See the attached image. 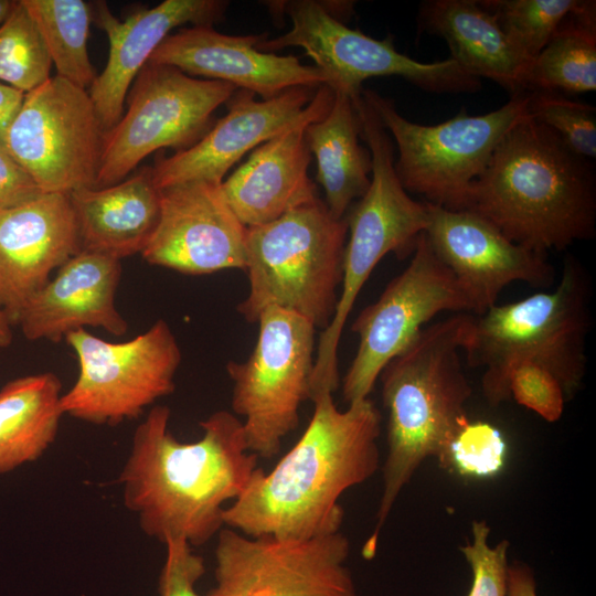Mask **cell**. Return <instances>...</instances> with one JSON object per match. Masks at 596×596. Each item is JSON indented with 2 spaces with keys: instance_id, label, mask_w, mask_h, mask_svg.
<instances>
[{
  "instance_id": "obj_31",
  "label": "cell",
  "mask_w": 596,
  "mask_h": 596,
  "mask_svg": "<svg viewBox=\"0 0 596 596\" xmlns=\"http://www.w3.org/2000/svg\"><path fill=\"white\" fill-rule=\"evenodd\" d=\"M514 47L529 61L543 50L581 0H480Z\"/></svg>"
},
{
  "instance_id": "obj_29",
  "label": "cell",
  "mask_w": 596,
  "mask_h": 596,
  "mask_svg": "<svg viewBox=\"0 0 596 596\" xmlns=\"http://www.w3.org/2000/svg\"><path fill=\"white\" fill-rule=\"evenodd\" d=\"M49 51L57 76L87 89L96 78L87 40L93 7L83 0H21Z\"/></svg>"
},
{
  "instance_id": "obj_12",
  "label": "cell",
  "mask_w": 596,
  "mask_h": 596,
  "mask_svg": "<svg viewBox=\"0 0 596 596\" xmlns=\"http://www.w3.org/2000/svg\"><path fill=\"white\" fill-rule=\"evenodd\" d=\"M286 7L291 29L273 40L263 38L257 49L267 53L287 46L304 49L333 92L355 98L365 79L381 76H398L435 94L477 93L481 88V79L450 57L418 62L400 53L391 36L377 40L350 29L318 1L296 0Z\"/></svg>"
},
{
  "instance_id": "obj_18",
  "label": "cell",
  "mask_w": 596,
  "mask_h": 596,
  "mask_svg": "<svg viewBox=\"0 0 596 596\" xmlns=\"http://www.w3.org/2000/svg\"><path fill=\"white\" fill-rule=\"evenodd\" d=\"M264 35L233 36L212 25H192L169 34L147 63L173 66L194 77L228 83L270 99L294 87L318 88L328 78L296 56L257 49Z\"/></svg>"
},
{
  "instance_id": "obj_3",
  "label": "cell",
  "mask_w": 596,
  "mask_h": 596,
  "mask_svg": "<svg viewBox=\"0 0 596 596\" xmlns=\"http://www.w3.org/2000/svg\"><path fill=\"white\" fill-rule=\"evenodd\" d=\"M466 210L531 251H564L596 234L595 169L529 117L498 143L470 188Z\"/></svg>"
},
{
  "instance_id": "obj_1",
  "label": "cell",
  "mask_w": 596,
  "mask_h": 596,
  "mask_svg": "<svg viewBox=\"0 0 596 596\" xmlns=\"http://www.w3.org/2000/svg\"><path fill=\"white\" fill-rule=\"evenodd\" d=\"M170 415L168 406L156 405L137 426L118 482L145 534L202 546L224 528L225 503L246 489L258 456L248 450L234 413L217 411L201 421L203 435L192 443L170 433Z\"/></svg>"
},
{
  "instance_id": "obj_36",
  "label": "cell",
  "mask_w": 596,
  "mask_h": 596,
  "mask_svg": "<svg viewBox=\"0 0 596 596\" xmlns=\"http://www.w3.org/2000/svg\"><path fill=\"white\" fill-rule=\"evenodd\" d=\"M167 555L158 581L160 596H201L195 588L205 573L204 558L182 538H168Z\"/></svg>"
},
{
  "instance_id": "obj_11",
  "label": "cell",
  "mask_w": 596,
  "mask_h": 596,
  "mask_svg": "<svg viewBox=\"0 0 596 596\" xmlns=\"http://www.w3.org/2000/svg\"><path fill=\"white\" fill-rule=\"evenodd\" d=\"M130 87L126 111L104 134L95 188L125 180L158 149L179 151L195 143L210 129L215 109L237 89L225 82L199 79L173 66L149 63Z\"/></svg>"
},
{
  "instance_id": "obj_30",
  "label": "cell",
  "mask_w": 596,
  "mask_h": 596,
  "mask_svg": "<svg viewBox=\"0 0 596 596\" xmlns=\"http://www.w3.org/2000/svg\"><path fill=\"white\" fill-rule=\"evenodd\" d=\"M52 60L21 0L0 25V81L25 94L51 77Z\"/></svg>"
},
{
  "instance_id": "obj_13",
  "label": "cell",
  "mask_w": 596,
  "mask_h": 596,
  "mask_svg": "<svg viewBox=\"0 0 596 596\" xmlns=\"http://www.w3.org/2000/svg\"><path fill=\"white\" fill-rule=\"evenodd\" d=\"M445 311L475 315V304L422 233L408 265L353 321L359 344L342 380L343 400L368 398L384 366Z\"/></svg>"
},
{
  "instance_id": "obj_10",
  "label": "cell",
  "mask_w": 596,
  "mask_h": 596,
  "mask_svg": "<svg viewBox=\"0 0 596 596\" xmlns=\"http://www.w3.org/2000/svg\"><path fill=\"white\" fill-rule=\"evenodd\" d=\"M65 341L76 354L79 371L73 386L62 394L64 415L115 426L139 417L175 390L182 354L163 319L125 342H109L86 329L68 333Z\"/></svg>"
},
{
  "instance_id": "obj_39",
  "label": "cell",
  "mask_w": 596,
  "mask_h": 596,
  "mask_svg": "<svg viewBox=\"0 0 596 596\" xmlns=\"http://www.w3.org/2000/svg\"><path fill=\"white\" fill-rule=\"evenodd\" d=\"M505 596H538L532 568L521 562L509 564Z\"/></svg>"
},
{
  "instance_id": "obj_25",
  "label": "cell",
  "mask_w": 596,
  "mask_h": 596,
  "mask_svg": "<svg viewBox=\"0 0 596 596\" xmlns=\"http://www.w3.org/2000/svg\"><path fill=\"white\" fill-rule=\"evenodd\" d=\"M419 31L440 36L450 58L466 73L489 78L511 96L525 93L531 61L509 41L494 15L477 0H426L418 11Z\"/></svg>"
},
{
  "instance_id": "obj_22",
  "label": "cell",
  "mask_w": 596,
  "mask_h": 596,
  "mask_svg": "<svg viewBox=\"0 0 596 596\" xmlns=\"http://www.w3.org/2000/svg\"><path fill=\"white\" fill-rule=\"evenodd\" d=\"M227 6L222 0H164L120 21L105 2H97L93 17L108 38L109 53L88 94L105 132L123 116L131 84L169 32L185 23L212 25L223 19Z\"/></svg>"
},
{
  "instance_id": "obj_2",
  "label": "cell",
  "mask_w": 596,
  "mask_h": 596,
  "mask_svg": "<svg viewBox=\"0 0 596 596\" xmlns=\"http://www.w3.org/2000/svg\"><path fill=\"white\" fill-rule=\"evenodd\" d=\"M311 402L313 413L298 441L269 472L257 468L243 493L225 507L224 526L292 540L340 532L341 496L380 467L382 416L369 397L344 411L330 392Z\"/></svg>"
},
{
  "instance_id": "obj_4",
  "label": "cell",
  "mask_w": 596,
  "mask_h": 596,
  "mask_svg": "<svg viewBox=\"0 0 596 596\" xmlns=\"http://www.w3.org/2000/svg\"><path fill=\"white\" fill-rule=\"evenodd\" d=\"M475 315L458 312L429 324L382 370L387 411V454L375 525L362 556H375L381 531L401 493L421 465L435 457L441 466L459 426L468 419L471 386L459 351L469 344Z\"/></svg>"
},
{
  "instance_id": "obj_34",
  "label": "cell",
  "mask_w": 596,
  "mask_h": 596,
  "mask_svg": "<svg viewBox=\"0 0 596 596\" xmlns=\"http://www.w3.org/2000/svg\"><path fill=\"white\" fill-rule=\"evenodd\" d=\"M472 540L459 547L472 575L467 596H505L508 574L507 540L489 544L490 526L485 520L472 521Z\"/></svg>"
},
{
  "instance_id": "obj_9",
  "label": "cell",
  "mask_w": 596,
  "mask_h": 596,
  "mask_svg": "<svg viewBox=\"0 0 596 596\" xmlns=\"http://www.w3.org/2000/svg\"><path fill=\"white\" fill-rule=\"evenodd\" d=\"M255 347L244 362L230 361L232 409L242 416L248 450L264 459L278 455L284 438L299 424L310 397L316 328L286 309L269 307L256 322Z\"/></svg>"
},
{
  "instance_id": "obj_38",
  "label": "cell",
  "mask_w": 596,
  "mask_h": 596,
  "mask_svg": "<svg viewBox=\"0 0 596 596\" xmlns=\"http://www.w3.org/2000/svg\"><path fill=\"white\" fill-rule=\"evenodd\" d=\"M25 93L0 82V145L3 146L7 132L18 116Z\"/></svg>"
},
{
  "instance_id": "obj_40",
  "label": "cell",
  "mask_w": 596,
  "mask_h": 596,
  "mask_svg": "<svg viewBox=\"0 0 596 596\" xmlns=\"http://www.w3.org/2000/svg\"><path fill=\"white\" fill-rule=\"evenodd\" d=\"M11 322L0 309V348H6L12 342Z\"/></svg>"
},
{
  "instance_id": "obj_8",
  "label": "cell",
  "mask_w": 596,
  "mask_h": 596,
  "mask_svg": "<svg viewBox=\"0 0 596 596\" xmlns=\"http://www.w3.org/2000/svg\"><path fill=\"white\" fill-rule=\"evenodd\" d=\"M362 96L395 140L398 157L394 169L406 192L448 210H466L470 188L498 143L517 124L531 117L529 93L513 95L485 115L472 116L462 108L437 125L408 120L391 99L373 91L362 89Z\"/></svg>"
},
{
  "instance_id": "obj_7",
  "label": "cell",
  "mask_w": 596,
  "mask_h": 596,
  "mask_svg": "<svg viewBox=\"0 0 596 596\" xmlns=\"http://www.w3.org/2000/svg\"><path fill=\"white\" fill-rule=\"evenodd\" d=\"M358 113L361 137L372 158L371 183L347 219L350 237L343 252L342 290L332 319L316 347L310 401L320 393H333L339 386V342L371 273L390 253L400 258L411 255L428 222L426 202L412 199L396 175L392 138L374 109L369 103L361 102Z\"/></svg>"
},
{
  "instance_id": "obj_27",
  "label": "cell",
  "mask_w": 596,
  "mask_h": 596,
  "mask_svg": "<svg viewBox=\"0 0 596 596\" xmlns=\"http://www.w3.org/2000/svg\"><path fill=\"white\" fill-rule=\"evenodd\" d=\"M62 383L52 372L20 376L0 390V475L35 461L56 438Z\"/></svg>"
},
{
  "instance_id": "obj_17",
  "label": "cell",
  "mask_w": 596,
  "mask_h": 596,
  "mask_svg": "<svg viewBox=\"0 0 596 596\" xmlns=\"http://www.w3.org/2000/svg\"><path fill=\"white\" fill-rule=\"evenodd\" d=\"M426 204L424 233L435 254L471 296L475 316L496 305L511 283L535 287L553 284L554 269L546 255L513 243L472 211Z\"/></svg>"
},
{
  "instance_id": "obj_26",
  "label": "cell",
  "mask_w": 596,
  "mask_h": 596,
  "mask_svg": "<svg viewBox=\"0 0 596 596\" xmlns=\"http://www.w3.org/2000/svg\"><path fill=\"white\" fill-rule=\"evenodd\" d=\"M333 93L330 109L308 124L305 135L317 160V181L324 191V204L333 217L341 220L368 191L372 158L359 141L361 124L353 98Z\"/></svg>"
},
{
  "instance_id": "obj_33",
  "label": "cell",
  "mask_w": 596,
  "mask_h": 596,
  "mask_svg": "<svg viewBox=\"0 0 596 596\" xmlns=\"http://www.w3.org/2000/svg\"><path fill=\"white\" fill-rule=\"evenodd\" d=\"M507 443L502 433L488 422L462 423L454 435L441 465L469 478H489L505 464Z\"/></svg>"
},
{
  "instance_id": "obj_35",
  "label": "cell",
  "mask_w": 596,
  "mask_h": 596,
  "mask_svg": "<svg viewBox=\"0 0 596 596\" xmlns=\"http://www.w3.org/2000/svg\"><path fill=\"white\" fill-rule=\"evenodd\" d=\"M509 394L519 405L549 423H555L562 417L567 401L557 379L532 362L520 363L512 370Z\"/></svg>"
},
{
  "instance_id": "obj_28",
  "label": "cell",
  "mask_w": 596,
  "mask_h": 596,
  "mask_svg": "<svg viewBox=\"0 0 596 596\" xmlns=\"http://www.w3.org/2000/svg\"><path fill=\"white\" fill-rule=\"evenodd\" d=\"M524 92L596 91V4L581 0L561 22L551 40L532 60L524 75Z\"/></svg>"
},
{
  "instance_id": "obj_20",
  "label": "cell",
  "mask_w": 596,
  "mask_h": 596,
  "mask_svg": "<svg viewBox=\"0 0 596 596\" xmlns=\"http://www.w3.org/2000/svg\"><path fill=\"white\" fill-rule=\"evenodd\" d=\"M333 95L328 85L318 87L296 123L256 147L245 163L223 180V194L245 227L269 223L318 198L308 177L311 152L305 129L330 109Z\"/></svg>"
},
{
  "instance_id": "obj_19",
  "label": "cell",
  "mask_w": 596,
  "mask_h": 596,
  "mask_svg": "<svg viewBox=\"0 0 596 596\" xmlns=\"http://www.w3.org/2000/svg\"><path fill=\"white\" fill-rule=\"evenodd\" d=\"M81 251L70 194L41 193L0 212V309L12 324L51 273Z\"/></svg>"
},
{
  "instance_id": "obj_5",
  "label": "cell",
  "mask_w": 596,
  "mask_h": 596,
  "mask_svg": "<svg viewBox=\"0 0 596 596\" xmlns=\"http://www.w3.org/2000/svg\"><path fill=\"white\" fill-rule=\"evenodd\" d=\"M589 300L587 275L577 260L568 258L553 290L496 304L475 317L464 351L471 366L483 369L482 394L491 406L510 400V374L523 362L550 371L566 400L575 395L586 371Z\"/></svg>"
},
{
  "instance_id": "obj_21",
  "label": "cell",
  "mask_w": 596,
  "mask_h": 596,
  "mask_svg": "<svg viewBox=\"0 0 596 596\" xmlns=\"http://www.w3.org/2000/svg\"><path fill=\"white\" fill-rule=\"evenodd\" d=\"M317 88L294 87L270 99L256 100L241 91L231 97L227 114L192 146L160 159L152 169L159 190L189 182L221 184L226 172L249 150L296 123Z\"/></svg>"
},
{
  "instance_id": "obj_23",
  "label": "cell",
  "mask_w": 596,
  "mask_h": 596,
  "mask_svg": "<svg viewBox=\"0 0 596 596\" xmlns=\"http://www.w3.org/2000/svg\"><path fill=\"white\" fill-rule=\"evenodd\" d=\"M120 275L119 259L82 249L26 302L17 324L31 341L60 342L86 327L124 336L128 323L115 304Z\"/></svg>"
},
{
  "instance_id": "obj_24",
  "label": "cell",
  "mask_w": 596,
  "mask_h": 596,
  "mask_svg": "<svg viewBox=\"0 0 596 596\" xmlns=\"http://www.w3.org/2000/svg\"><path fill=\"white\" fill-rule=\"evenodd\" d=\"M81 247L121 260L141 254L160 215V190L151 167L105 188L70 193Z\"/></svg>"
},
{
  "instance_id": "obj_14",
  "label": "cell",
  "mask_w": 596,
  "mask_h": 596,
  "mask_svg": "<svg viewBox=\"0 0 596 596\" xmlns=\"http://www.w3.org/2000/svg\"><path fill=\"white\" fill-rule=\"evenodd\" d=\"M104 129L88 94L55 75L25 94L3 146L43 193L95 188Z\"/></svg>"
},
{
  "instance_id": "obj_32",
  "label": "cell",
  "mask_w": 596,
  "mask_h": 596,
  "mask_svg": "<svg viewBox=\"0 0 596 596\" xmlns=\"http://www.w3.org/2000/svg\"><path fill=\"white\" fill-rule=\"evenodd\" d=\"M532 119L555 131L577 155L596 158V109L555 92H528Z\"/></svg>"
},
{
  "instance_id": "obj_37",
  "label": "cell",
  "mask_w": 596,
  "mask_h": 596,
  "mask_svg": "<svg viewBox=\"0 0 596 596\" xmlns=\"http://www.w3.org/2000/svg\"><path fill=\"white\" fill-rule=\"evenodd\" d=\"M43 193L25 169L0 145V212Z\"/></svg>"
},
{
  "instance_id": "obj_41",
  "label": "cell",
  "mask_w": 596,
  "mask_h": 596,
  "mask_svg": "<svg viewBox=\"0 0 596 596\" xmlns=\"http://www.w3.org/2000/svg\"><path fill=\"white\" fill-rule=\"evenodd\" d=\"M15 3L17 1H12V0H0V25L9 17Z\"/></svg>"
},
{
  "instance_id": "obj_6",
  "label": "cell",
  "mask_w": 596,
  "mask_h": 596,
  "mask_svg": "<svg viewBox=\"0 0 596 596\" xmlns=\"http://www.w3.org/2000/svg\"><path fill=\"white\" fill-rule=\"evenodd\" d=\"M347 219H336L318 198L280 217L246 227L247 297L237 311L256 323L269 307L297 313L326 329L342 281Z\"/></svg>"
},
{
  "instance_id": "obj_16",
  "label": "cell",
  "mask_w": 596,
  "mask_h": 596,
  "mask_svg": "<svg viewBox=\"0 0 596 596\" xmlns=\"http://www.w3.org/2000/svg\"><path fill=\"white\" fill-rule=\"evenodd\" d=\"M245 236L221 184L189 181L160 190L158 224L141 256L187 275L244 270Z\"/></svg>"
},
{
  "instance_id": "obj_15",
  "label": "cell",
  "mask_w": 596,
  "mask_h": 596,
  "mask_svg": "<svg viewBox=\"0 0 596 596\" xmlns=\"http://www.w3.org/2000/svg\"><path fill=\"white\" fill-rule=\"evenodd\" d=\"M341 532L306 540L249 536L224 526L206 596H359Z\"/></svg>"
}]
</instances>
